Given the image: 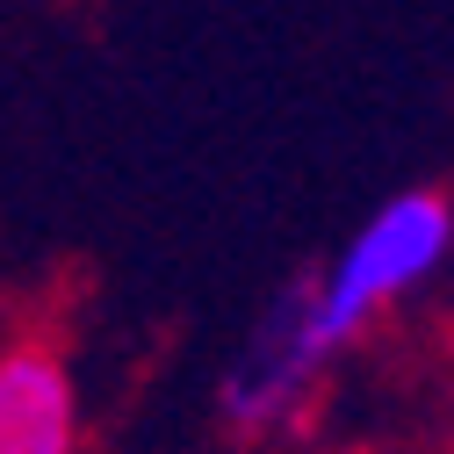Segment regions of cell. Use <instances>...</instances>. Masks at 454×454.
<instances>
[{
  "label": "cell",
  "mask_w": 454,
  "mask_h": 454,
  "mask_svg": "<svg viewBox=\"0 0 454 454\" xmlns=\"http://www.w3.org/2000/svg\"><path fill=\"white\" fill-rule=\"evenodd\" d=\"M454 267V195L447 188H396L382 195L339 253L289 289H274L267 310L246 325L216 375V426L239 447L289 440L332 382V368L368 347L375 325L440 289Z\"/></svg>",
  "instance_id": "obj_1"
},
{
  "label": "cell",
  "mask_w": 454,
  "mask_h": 454,
  "mask_svg": "<svg viewBox=\"0 0 454 454\" xmlns=\"http://www.w3.org/2000/svg\"><path fill=\"white\" fill-rule=\"evenodd\" d=\"M0 454H87V396L59 339H0Z\"/></svg>",
  "instance_id": "obj_2"
}]
</instances>
